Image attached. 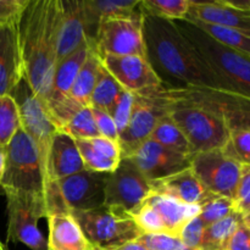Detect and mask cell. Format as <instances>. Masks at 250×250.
I'll return each mask as SVG.
<instances>
[{"label":"cell","instance_id":"cell-18","mask_svg":"<svg viewBox=\"0 0 250 250\" xmlns=\"http://www.w3.org/2000/svg\"><path fill=\"white\" fill-rule=\"evenodd\" d=\"M76 141L62 131H58L53 137L44 164L45 185L56 182L61 178L84 170Z\"/></svg>","mask_w":250,"mask_h":250},{"label":"cell","instance_id":"cell-40","mask_svg":"<svg viewBox=\"0 0 250 250\" xmlns=\"http://www.w3.org/2000/svg\"><path fill=\"white\" fill-rule=\"evenodd\" d=\"M237 210L242 214L250 209V165H242L241 177L234 195Z\"/></svg>","mask_w":250,"mask_h":250},{"label":"cell","instance_id":"cell-49","mask_svg":"<svg viewBox=\"0 0 250 250\" xmlns=\"http://www.w3.org/2000/svg\"><path fill=\"white\" fill-rule=\"evenodd\" d=\"M2 250H7V249H6V247H5V248H4V249H2Z\"/></svg>","mask_w":250,"mask_h":250},{"label":"cell","instance_id":"cell-36","mask_svg":"<svg viewBox=\"0 0 250 250\" xmlns=\"http://www.w3.org/2000/svg\"><path fill=\"white\" fill-rule=\"evenodd\" d=\"M134 104V94L133 93L128 92L126 89H122L120 95L117 97L116 102L109 110L110 116L114 120L115 125L119 131V136L122 132L126 129L127 125H128L129 119L132 115V109H133Z\"/></svg>","mask_w":250,"mask_h":250},{"label":"cell","instance_id":"cell-28","mask_svg":"<svg viewBox=\"0 0 250 250\" xmlns=\"http://www.w3.org/2000/svg\"><path fill=\"white\" fill-rule=\"evenodd\" d=\"M150 139L159 143L160 146L170 149V150L177 151V153L181 154H187V155H193L189 143L187 142L186 137L183 136L181 129L176 126L175 122L168 117L167 114L158 122L153 133H151Z\"/></svg>","mask_w":250,"mask_h":250},{"label":"cell","instance_id":"cell-13","mask_svg":"<svg viewBox=\"0 0 250 250\" xmlns=\"http://www.w3.org/2000/svg\"><path fill=\"white\" fill-rule=\"evenodd\" d=\"M166 115L164 103L150 95L134 94L131 119L119 136L121 158H129L144 142L150 139L158 122Z\"/></svg>","mask_w":250,"mask_h":250},{"label":"cell","instance_id":"cell-31","mask_svg":"<svg viewBox=\"0 0 250 250\" xmlns=\"http://www.w3.org/2000/svg\"><path fill=\"white\" fill-rule=\"evenodd\" d=\"M139 7L151 16L180 21L187 16L189 0H141Z\"/></svg>","mask_w":250,"mask_h":250},{"label":"cell","instance_id":"cell-46","mask_svg":"<svg viewBox=\"0 0 250 250\" xmlns=\"http://www.w3.org/2000/svg\"><path fill=\"white\" fill-rule=\"evenodd\" d=\"M4 248H5V246L1 243V241H0V250H2Z\"/></svg>","mask_w":250,"mask_h":250},{"label":"cell","instance_id":"cell-47","mask_svg":"<svg viewBox=\"0 0 250 250\" xmlns=\"http://www.w3.org/2000/svg\"><path fill=\"white\" fill-rule=\"evenodd\" d=\"M244 214H250V209H249L248 211H247V212H244Z\"/></svg>","mask_w":250,"mask_h":250},{"label":"cell","instance_id":"cell-29","mask_svg":"<svg viewBox=\"0 0 250 250\" xmlns=\"http://www.w3.org/2000/svg\"><path fill=\"white\" fill-rule=\"evenodd\" d=\"M187 21V20H186ZM193 24L202 29L204 33L211 37L216 42H219L222 45L227 46V48L232 49L234 51L244 54V55L250 56V36L246 33H242L239 31H234V29L226 28V27L215 26V24L203 23V22L197 21H189Z\"/></svg>","mask_w":250,"mask_h":250},{"label":"cell","instance_id":"cell-37","mask_svg":"<svg viewBox=\"0 0 250 250\" xmlns=\"http://www.w3.org/2000/svg\"><path fill=\"white\" fill-rule=\"evenodd\" d=\"M138 241L149 250H193L188 248L178 236L165 232L143 233Z\"/></svg>","mask_w":250,"mask_h":250},{"label":"cell","instance_id":"cell-34","mask_svg":"<svg viewBox=\"0 0 250 250\" xmlns=\"http://www.w3.org/2000/svg\"><path fill=\"white\" fill-rule=\"evenodd\" d=\"M60 131L67 133L73 139H90L100 136L90 106H83L77 110Z\"/></svg>","mask_w":250,"mask_h":250},{"label":"cell","instance_id":"cell-7","mask_svg":"<svg viewBox=\"0 0 250 250\" xmlns=\"http://www.w3.org/2000/svg\"><path fill=\"white\" fill-rule=\"evenodd\" d=\"M164 104L166 114L181 129L193 154L222 149L227 144L231 129L219 115L194 105Z\"/></svg>","mask_w":250,"mask_h":250},{"label":"cell","instance_id":"cell-16","mask_svg":"<svg viewBox=\"0 0 250 250\" xmlns=\"http://www.w3.org/2000/svg\"><path fill=\"white\" fill-rule=\"evenodd\" d=\"M129 158L150 182L190 168L192 155L181 154L148 139Z\"/></svg>","mask_w":250,"mask_h":250},{"label":"cell","instance_id":"cell-42","mask_svg":"<svg viewBox=\"0 0 250 250\" xmlns=\"http://www.w3.org/2000/svg\"><path fill=\"white\" fill-rule=\"evenodd\" d=\"M222 250H250V229L243 221L229 237Z\"/></svg>","mask_w":250,"mask_h":250},{"label":"cell","instance_id":"cell-14","mask_svg":"<svg viewBox=\"0 0 250 250\" xmlns=\"http://www.w3.org/2000/svg\"><path fill=\"white\" fill-rule=\"evenodd\" d=\"M109 173L84 168L58 182L61 198L70 211H88L105 205V188Z\"/></svg>","mask_w":250,"mask_h":250},{"label":"cell","instance_id":"cell-22","mask_svg":"<svg viewBox=\"0 0 250 250\" xmlns=\"http://www.w3.org/2000/svg\"><path fill=\"white\" fill-rule=\"evenodd\" d=\"M150 183L153 193L166 195L188 205H200L210 194H212L203 187L192 168H187Z\"/></svg>","mask_w":250,"mask_h":250},{"label":"cell","instance_id":"cell-20","mask_svg":"<svg viewBox=\"0 0 250 250\" xmlns=\"http://www.w3.org/2000/svg\"><path fill=\"white\" fill-rule=\"evenodd\" d=\"M94 48V42H87L75 53L56 63L53 82H51L50 94L45 103V107L49 114H51L59 105L65 102L78 72L89 56L90 51Z\"/></svg>","mask_w":250,"mask_h":250},{"label":"cell","instance_id":"cell-11","mask_svg":"<svg viewBox=\"0 0 250 250\" xmlns=\"http://www.w3.org/2000/svg\"><path fill=\"white\" fill-rule=\"evenodd\" d=\"M10 95L14 98L19 107L21 129L34 142L41 153L44 166L54 134L59 131L58 127L54 124L44 103L34 95L24 78Z\"/></svg>","mask_w":250,"mask_h":250},{"label":"cell","instance_id":"cell-33","mask_svg":"<svg viewBox=\"0 0 250 250\" xmlns=\"http://www.w3.org/2000/svg\"><path fill=\"white\" fill-rule=\"evenodd\" d=\"M21 128L20 112L11 95L0 97V146H6Z\"/></svg>","mask_w":250,"mask_h":250},{"label":"cell","instance_id":"cell-35","mask_svg":"<svg viewBox=\"0 0 250 250\" xmlns=\"http://www.w3.org/2000/svg\"><path fill=\"white\" fill-rule=\"evenodd\" d=\"M222 149L241 165H250V128L231 131L229 142Z\"/></svg>","mask_w":250,"mask_h":250},{"label":"cell","instance_id":"cell-38","mask_svg":"<svg viewBox=\"0 0 250 250\" xmlns=\"http://www.w3.org/2000/svg\"><path fill=\"white\" fill-rule=\"evenodd\" d=\"M29 0H0V29L17 26Z\"/></svg>","mask_w":250,"mask_h":250},{"label":"cell","instance_id":"cell-26","mask_svg":"<svg viewBox=\"0 0 250 250\" xmlns=\"http://www.w3.org/2000/svg\"><path fill=\"white\" fill-rule=\"evenodd\" d=\"M153 207L163 224L165 233L178 236L186 224L199 214V205H188L166 195L151 193L146 199Z\"/></svg>","mask_w":250,"mask_h":250},{"label":"cell","instance_id":"cell-15","mask_svg":"<svg viewBox=\"0 0 250 250\" xmlns=\"http://www.w3.org/2000/svg\"><path fill=\"white\" fill-rule=\"evenodd\" d=\"M100 59L104 67L114 76L120 85L133 94H143L163 85L146 58L137 55H104Z\"/></svg>","mask_w":250,"mask_h":250},{"label":"cell","instance_id":"cell-2","mask_svg":"<svg viewBox=\"0 0 250 250\" xmlns=\"http://www.w3.org/2000/svg\"><path fill=\"white\" fill-rule=\"evenodd\" d=\"M61 0H29L19 24L23 76L45 105L58 62Z\"/></svg>","mask_w":250,"mask_h":250},{"label":"cell","instance_id":"cell-3","mask_svg":"<svg viewBox=\"0 0 250 250\" xmlns=\"http://www.w3.org/2000/svg\"><path fill=\"white\" fill-rule=\"evenodd\" d=\"M160 102L194 105L219 115L229 129L250 128V99L225 89L207 87H165L143 93Z\"/></svg>","mask_w":250,"mask_h":250},{"label":"cell","instance_id":"cell-43","mask_svg":"<svg viewBox=\"0 0 250 250\" xmlns=\"http://www.w3.org/2000/svg\"><path fill=\"white\" fill-rule=\"evenodd\" d=\"M111 250H149V249L146 248V247H144L138 239H136V241L127 242V243L122 244V246L117 247V248H114Z\"/></svg>","mask_w":250,"mask_h":250},{"label":"cell","instance_id":"cell-9","mask_svg":"<svg viewBox=\"0 0 250 250\" xmlns=\"http://www.w3.org/2000/svg\"><path fill=\"white\" fill-rule=\"evenodd\" d=\"M95 50L104 55H137L146 58L141 9L131 16L115 17L100 22L95 37Z\"/></svg>","mask_w":250,"mask_h":250},{"label":"cell","instance_id":"cell-17","mask_svg":"<svg viewBox=\"0 0 250 250\" xmlns=\"http://www.w3.org/2000/svg\"><path fill=\"white\" fill-rule=\"evenodd\" d=\"M185 20L226 27L250 36V11L229 6L226 0H189V7Z\"/></svg>","mask_w":250,"mask_h":250},{"label":"cell","instance_id":"cell-10","mask_svg":"<svg viewBox=\"0 0 250 250\" xmlns=\"http://www.w3.org/2000/svg\"><path fill=\"white\" fill-rule=\"evenodd\" d=\"M190 168L208 192L234 199L242 165L224 149L193 154Z\"/></svg>","mask_w":250,"mask_h":250},{"label":"cell","instance_id":"cell-41","mask_svg":"<svg viewBox=\"0 0 250 250\" xmlns=\"http://www.w3.org/2000/svg\"><path fill=\"white\" fill-rule=\"evenodd\" d=\"M92 112L100 136L119 143V131L109 112L95 107H92Z\"/></svg>","mask_w":250,"mask_h":250},{"label":"cell","instance_id":"cell-27","mask_svg":"<svg viewBox=\"0 0 250 250\" xmlns=\"http://www.w3.org/2000/svg\"><path fill=\"white\" fill-rule=\"evenodd\" d=\"M242 221L243 214L234 211L225 219L205 227L200 250H222Z\"/></svg>","mask_w":250,"mask_h":250},{"label":"cell","instance_id":"cell-21","mask_svg":"<svg viewBox=\"0 0 250 250\" xmlns=\"http://www.w3.org/2000/svg\"><path fill=\"white\" fill-rule=\"evenodd\" d=\"M23 78L17 26L0 29V97L11 94Z\"/></svg>","mask_w":250,"mask_h":250},{"label":"cell","instance_id":"cell-30","mask_svg":"<svg viewBox=\"0 0 250 250\" xmlns=\"http://www.w3.org/2000/svg\"><path fill=\"white\" fill-rule=\"evenodd\" d=\"M124 88L103 65L99 80L92 93L89 106L109 111Z\"/></svg>","mask_w":250,"mask_h":250},{"label":"cell","instance_id":"cell-24","mask_svg":"<svg viewBox=\"0 0 250 250\" xmlns=\"http://www.w3.org/2000/svg\"><path fill=\"white\" fill-rule=\"evenodd\" d=\"M75 141L87 170L104 173L116 170L121 161V150L117 142L102 136Z\"/></svg>","mask_w":250,"mask_h":250},{"label":"cell","instance_id":"cell-44","mask_svg":"<svg viewBox=\"0 0 250 250\" xmlns=\"http://www.w3.org/2000/svg\"><path fill=\"white\" fill-rule=\"evenodd\" d=\"M6 165V146H0V190H1V181L5 173Z\"/></svg>","mask_w":250,"mask_h":250},{"label":"cell","instance_id":"cell-12","mask_svg":"<svg viewBox=\"0 0 250 250\" xmlns=\"http://www.w3.org/2000/svg\"><path fill=\"white\" fill-rule=\"evenodd\" d=\"M153 193L151 183L131 158H121L114 172L107 175L105 205L120 207L128 212L138 209Z\"/></svg>","mask_w":250,"mask_h":250},{"label":"cell","instance_id":"cell-23","mask_svg":"<svg viewBox=\"0 0 250 250\" xmlns=\"http://www.w3.org/2000/svg\"><path fill=\"white\" fill-rule=\"evenodd\" d=\"M49 250H93L70 210L48 215Z\"/></svg>","mask_w":250,"mask_h":250},{"label":"cell","instance_id":"cell-39","mask_svg":"<svg viewBox=\"0 0 250 250\" xmlns=\"http://www.w3.org/2000/svg\"><path fill=\"white\" fill-rule=\"evenodd\" d=\"M205 226L202 222V220L197 216L190 219L187 224L183 226L181 232L178 233V237L181 241L188 247V248L193 250H200L202 247L203 236H204Z\"/></svg>","mask_w":250,"mask_h":250},{"label":"cell","instance_id":"cell-19","mask_svg":"<svg viewBox=\"0 0 250 250\" xmlns=\"http://www.w3.org/2000/svg\"><path fill=\"white\" fill-rule=\"evenodd\" d=\"M87 42L90 41H88L85 33L83 0H61L58 62L75 53Z\"/></svg>","mask_w":250,"mask_h":250},{"label":"cell","instance_id":"cell-45","mask_svg":"<svg viewBox=\"0 0 250 250\" xmlns=\"http://www.w3.org/2000/svg\"><path fill=\"white\" fill-rule=\"evenodd\" d=\"M243 222L250 229V214H243Z\"/></svg>","mask_w":250,"mask_h":250},{"label":"cell","instance_id":"cell-4","mask_svg":"<svg viewBox=\"0 0 250 250\" xmlns=\"http://www.w3.org/2000/svg\"><path fill=\"white\" fill-rule=\"evenodd\" d=\"M175 22L229 90L250 99V56L222 45L192 22L186 20Z\"/></svg>","mask_w":250,"mask_h":250},{"label":"cell","instance_id":"cell-25","mask_svg":"<svg viewBox=\"0 0 250 250\" xmlns=\"http://www.w3.org/2000/svg\"><path fill=\"white\" fill-rule=\"evenodd\" d=\"M141 0H83L85 33L94 42L100 22L115 17L131 16L138 11Z\"/></svg>","mask_w":250,"mask_h":250},{"label":"cell","instance_id":"cell-1","mask_svg":"<svg viewBox=\"0 0 250 250\" xmlns=\"http://www.w3.org/2000/svg\"><path fill=\"white\" fill-rule=\"evenodd\" d=\"M142 14L146 59L163 85L229 90L175 21Z\"/></svg>","mask_w":250,"mask_h":250},{"label":"cell","instance_id":"cell-6","mask_svg":"<svg viewBox=\"0 0 250 250\" xmlns=\"http://www.w3.org/2000/svg\"><path fill=\"white\" fill-rule=\"evenodd\" d=\"M93 248L111 250L143 234L131 212L120 207L103 205L88 211H71Z\"/></svg>","mask_w":250,"mask_h":250},{"label":"cell","instance_id":"cell-32","mask_svg":"<svg viewBox=\"0 0 250 250\" xmlns=\"http://www.w3.org/2000/svg\"><path fill=\"white\" fill-rule=\"evenodd\" d=\"M199 208L198 217L202 220L205 227L225 219L234 211H238L234 199L217 194H210L209 198L199 205Z\"/></svg>","mask_w":250,"mask_h":250},{"label":"cell","instance_id":"cell-5","mask_svg":"<svg viewBox=\"0 0 250 250\" xmlns=\"http://www.w3.org/2000/svg\"><path fill=\"white\" fill-rule=\"evenodd\" d=\"M1 190L4 193H27L41 197L45 194V173L41 153L34 142L21 128L6 146V165Z\"/></svg>","mask_w":250,"mask_h":250},{"label":"cell","instance_id":"cell-48","mask_svg":"<svg viewBox=\"0 0 250 250\" xmlns=\"http://www.w3.org/2000/svg\"><path fill=\"white\" fill-rule=\"evenodd\" d=\"M93 250H103V249H98V248H93Z\"/></svg>","mask_w":250,"mask_h":250},{"label":"cell","instance_id":"cell-8","mask_svg":"<svg viewBox=\"0 0 250 250\" xmlns=\"http://www.w3.org/2000/svg\"><path fill=\"white\" fill-rule=\"evenodd\" d=\"M7 209V243H22L31 250H49L38 222L48 216L45 199L27 193H5Z\"/></svg>","mask_w":250,"mask_h":250}]
</instances>
